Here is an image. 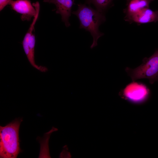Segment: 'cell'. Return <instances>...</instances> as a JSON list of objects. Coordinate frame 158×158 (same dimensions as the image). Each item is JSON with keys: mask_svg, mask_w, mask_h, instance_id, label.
<instances>
[{"mask_svg": "<svg viewBox=\"0 0 158 158\" xmlns=\"http://www.w3.org/2000/svg\"><path fill=\"white\" fill-rule=\"evenodd\" d=\"M11 0H0V11H1Z\"/></svg>", "mask_w": 158, "mask_h": 158, "instance_id": "cell-11", "label": "cell"}, {"mask_svg": "<svg viewBox=\"0 0 158 158\" xmlns=\"http://www.w3.org/2000/svg\"><path fill=\"white\" fill-rule=\"evenodd\" d=\"M113 0H86V4H93L98 11L104 13Z\"/></svg>", "mask_w": 158, "mask_h": 158, "instance_id": "cell-10", "label": "cell"}, {"mask_svg": "<svg viewBox=\"0 0 158 158\" xmlns=\"http://www.w3.org/2000/svg\"><path fill=\"white\" fill-rule=\"evenodd\" d=\"M8 4L13 10L22 14L21 18L22 21L30 20L31 18L34 17L36 15V10L29 0H11Z\"/></svg>", "mask_w": 158, "mask_h": 158, "instance_id": "cell-6", "label": "cell"}, {"mask_svg": "<svg viewBox=\"0 0 158 158\" xmlns=\"http://www.w3.org/2000/svg\"><path fill=\"white\" fill-rule=\"evenodd\" d=\"M37 14L34 17L32 22L27 32L25 34L22 42V44L24 51L30 64L34 68L42 72H46L48 70L45 67L37 65L35 60V38L32 32L34 26L38 18L40 7L35 8Z\"/></svg>", "mask_w": 158, "mask_h": 158, "instance_id": "cell-5", "label": "cell"}, {"mask_svg": "<svg viewBox=\"0 0 158 158\" xmlns=\"http://www.w3.org/2000/svg\"><path fill=\"white\" fill-rule=\"evenodd\" d=\"M154 0H131L127 9V17L135 14L144 8H149L150 3Z\"/></svg>", "mask_w": 158, "mask_h": 158, "instance_id": "cell-9", "label": "cell"}, {"mask_svg": "<svg viewBox=\"0 0 158 158\" xmlns=\"http://www.w3.org/2000/svg\"><path fill=\"white\" fill-rule=\"evenodd\" d=\"M150 95V90L144 84L132 81L119 92L121 98L130 103L140 104L146 102Z\"/></svg>", "mask_w": 158, "mask_h": 158, "instance_id": "cell-4", "label": "cell"}, {"mask_svg": "<svg viewBox=\"0 0 158 158\" xmlns=\"http://www.w3.org/2000/svg\"><path fill=\"white\" fill-rule=\"evenodd\" d=\"M77 5L78 9L72 12V13L78 18L79 28L89 32L92 36L93 40L90 47L92 49L98 45V39L104 35L99 31V28L105 21V17L104 13L93 9L90 6L80 3Z\"/></svg>", "mask_w": 158, "mask_h": 158, "instance_id": "cell-1", "label": "cell"}, {"mask_svg": "<svg viewBox=\"0 0 158 158\" xmlns=\"http://www.w3.org/2000/svg\"><path fill=\"white\" fill-rule=\"evenodd\" d=\"M43 1L54 4L56 13L61 15L62 21L66 27L70 26L69 18L72 12V6L75 4L74 0H43Z\"/></svg>", "mask_w": 158, "mask_h": 158, "instance_id": "cell-7", "label": "cell"}, {"mask_svg": "<svg viewBox=\"0 0 158 158\" xmlns=\"http://www.w3.org/2000/svg\"><path fill=\"white\" fill-rule=\"evenodd\" d=\"M128 19L139 23H146L158 21V10L153 11L148 8L127 17Z\"/></svg>", "mask_w": 158, "mask_h": 158, "instance_id": "cell-8", "label": "cell"}, {"mask_svg": "<svg viewBox=\"0 0 158 158\" xmlns=\"http://www.w3.org/2000/svg\"><path fill=\"white\" fill-rule=\"evenodd\" d=\"M125 71L132 81L141 79H148L150 83L158 81V50L149 58L145 57L142 63L132 69L126 67Z\"/></svg>", "mask_w": 158, "mask_h": 158, "instance_id": "cell-3", "label": "cell"}, {"mask_svg": "<svg viewBox=\"0 0 158 158\" xmlns=\"http://www.w3.org/2000/svg\"><path fill=\"white\" fill-rule=\"evenodd\" d=\"M22 118L0 127V157L15 158L20 152L19 130Z\"/></svg>", "mask_w": 158, "mask_h": 158, "instance_id": "cell-2", "label": "cell"}]
</instances>
